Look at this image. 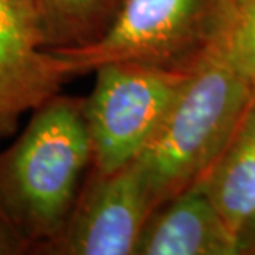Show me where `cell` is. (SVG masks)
<instances>
[{
    "instance_id": "cell-1",
    "label": "cell",
    "mask_w": 255,
    "mask_h": 255,
    "mask_svg": "<svg viewBox=\"0 0 255 255\" xmlns=\"http://www.w3.org/2000/svg\"><path fill=\"white\" fill-rule=\"evenodd\" d=\"M93 162L85 98L57 93L0 151V207L32 246L60 237Z\"/></svg>"
},
{
    "instance_id": "cell-2",
    "label": "cell",
    "mask_w": 255,
    "mask_h": 255,
    "mask_svg": "<svg viewBox=\"0 0 255 255\" xmlns=\"http://www.w3.org/2000/svg\"><path fill=\"white\" fill-rule=\"evenodd\" d=\"M255 86L211 52L191 73L164 123L136 157L156 207L202 179L247 110Z\"/></svg>"
},
{
    "instance_id": "cell-3",
    "label": "cell",
    "mask_w": 255,
    "mask_h": 255,
    "mask_svg": "<svg viewBox=\"0 0 255 255\" xmlns=\"http://www.w3.org/2000/svg\"><path fill=\"white\" fill-rule=\"evenodd\" d=\"M222 15L224 0H125L100 40L48 52L66 80L113 62L192 71L216 47Z\"/></svg>"
},
{
    "instance_id": "cell-4",
    "label": "cell",
    "mask_w": 255,
    "mask_h": 255,
    "mask_svg": "<svg viewBox=\"0 0 255 255\" xmlns=\"http://www.w3.org/2000/svg\"><path fill=\"white\" fill-rule=\"evenodd\" d=\"M192 71L136 62L98 66L93 90L85 98L91 167L111 172L134 161L159 131Z\"/></svg>"
},
{
    "instance_id": "cell-5",
    "label": "cell",
    "mask_w": 255,
    "mask_h": 255,
    "mask_svg": "<svg viewBox=\"0 0 255 255\" xmlns=\"http://www.w3.org/2000/svg\"><path fill=\"white\" fill-rule=\"evenodd\" d=\"M154 209L151 187L136 159L111 172L90 167L63 232L40 254L134 255Z\"/></svg>"
},
{
    "instance_id": "cell-6",
    "label": "cell",
    "mask_w": 255,
    "mask_h": 255,
    "mask_svg": "<svg viewBox=\"0 0 255 255\" xmlns=\"http://www.w3.org/2000/svg\"><path fill=\"white\" fill-rule=\"evenodd\" d=\"M66 76L43 47L35 0H0V139L20 116L60 93Z\"/></svg>"
},
{
    "instance_id": "cell-7",
    "label": "cell",
    "mask_w": 255,
    "mask_h": 255,
    "mask_svg": "<svg viewBox=\"0 0 255 255\" xmlns=\"http://www.w3.org/2000/svg\"><path fill=\"white\" fill-rule=\"evenodd\" d=\"M134 255H241V239L194 186L151 212Z\"/></svg>"
},
{
    "instance_id": "cell-8",
    "label": "cell",
    "mask_w": 255,
    "mask_h": 255,
    "mask_svg": "<svg viewBox=\"0 0 255 255\" xmlns=\"http://www.w3.org/2000/svg\"><path fill=\"white\" fill-rule=\"evenodd\" d=\"M196 187L242 241L255 219V91L231 139Z\"/></svg>"
},
{
    "instance_id": "cell-9",
    "label": "cell",
    "mask_w": 255,
    "mask_h": 255,
    "mask_svg": "<svg viewBox=\"0 0 255 255\" xmlns=\"http://www.w3.org/2000/svg\"><path fill=\"white\" fill-rule=\"evenodd\" d=\"M125 0H35L45 50L85 47L100 40Z\"/></svg>"
},
{
    "instance_id": "cell-10",
    "label": "cell",
    "mask_w": 255,
    "mask_h": 255,
    "mask_svg": "<svg viewBox=\"0 0 255 255\" xmlns=\"http://www.w3.org/2000/svg\"><path fill=\"white\" fill-rule=\"evenodd\" d=\"M217 52L255 86V0H224Z\"/></svg>"
},
{
    "instance_id": "cell-11",
    "label": "cell",
    "mask_w": 255,
    "mask_h": 255,
    "mask_svg": "<svg viewBox=\"0 0 255 255\" xmlns=\"http://www.w3.org/2000/svg\"><path fill=\"white\" fill-rule=\"evenodd\" d=\"M32 254V246L17 227L8 221L0 207V255H25Z\"/></svg>"
},
{
    "instance_id": "cell-12",
    "label": "cell",
    "mask_w": 255,
    "mask_h": 255,
    "mask_svg": "<svg viewBox=\"0 0 255 255\" xmlns=\"http://www.w3.org/2000/svg\"><path fill=\"white\" fill-rule=\"evenodd\" d=\"M241 254L242 255H255V219L247 229L241 241Z\"/></svg>"
}]
</instances>
